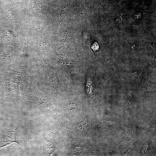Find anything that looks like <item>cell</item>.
Wrapping results in <instances>:
<instances>
[{
	"label": "cell",
	"mask_w": 156,
	"mask_h": 156,
	"mask_svg": "<svg viewBox=\"0 0 156 156\" xmlns=\"http://www.w3.org/2000/svg\"><path fill=\"white\" fill-rule=\"evenodd\" d=\"M45 145L47 152L49 154L52 153L55 150V144L51 141H46Z\"/></svg>",
	"instance_id": "1"
},
{
	"label": "cell",
	"mask_w": 156,
	"mask_h": 156,
	"mask_svg": "<svg viewBox=\"0 0 156 156\" xmlns=\"http://www.w3.org/2000/svg\"><path fill=\"white\" fill-rule=\"evenodd\" d=\"M91 48L94 53H96L99 49V46L98 43L97 42H94L92 44Z\"/></svg>",
	"instance_id": "2"
},
{
	"label": "cell",
	"mask_w": 156,
	"mask_h": 156,
	"mask_svg": "<svg viewBox=\"0 0 156 156\" xmlns=\"http://www.w3.org/2000/svg\"><path fill=\"white\" fill-rule=\"evenodd\" d=\"M87 124V123H86L85 121L84 120L81 122H79L77 124V126L78 128H81V129L83 128Z\"/></svg>",
	"instance_id": "3"
}]
</instances>
